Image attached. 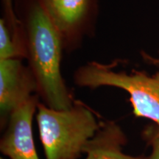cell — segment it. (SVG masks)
<instances>
[{"instance_id":"obj_1","label":"cell","mask_w":159,"mask_h":159,"mask_svg":"<svg viewBox=\"0 0 159 159\" xmlns=\"http://www.w3.org/2000/svg\"><path fill=\"white\" fill-rule=\"evenodd\" d=\"M26 27L27 58L36 80L39 96L51 108H70L75 100L61 72L63 39L41 0L30 7Z\"/></svg>"},{"instance_id":"obj_2","label":"cell","mask_w":159,"mask_h":159,"mask_svg":"<svg viewBox=\"0 0 159 159\" xmlns=\"http://www.w3.org/2000/svg\"><path fill=\"white\" fill-rule=\"evenodd\" d=\"M36 120L46 159H77L101 125L97 114L81 101L66 110L39 103Z\"/></svg>"},{"instance_id":"obj_3","label":"cell","mask_w":159,"mask_h":159,"mask_svg":"<svg viewBox=\"0 0 159 159\" xmlns=\"http://www.w3.org/2000/svg\"><path fill=\"white\" fill-rule=\"evenodd\" d=\"M74 78L81 87L111 86L127 91L135 116L150 119L159 128V71L152 75L136 70L128 73L116 71L114 64L91 62L77 70Z\"/></svg>"},{"instance_id":"obj_4","label":"cell","mask_w":159,"mask_h":159,"mask_svg":"<svg viewBox=\"0 0 159 159\" xmlns=\"http://www.w3.org/2000/svg\"><path fill=\"white\" fill-rule=\"evenodd\" d=\"M39 101L37 95L13 111L0 140V151L9 159H39L33 133V119Z\"/></svg>"},{"instance_id":"obj_5","label":"cell","mask_w":159,"mask_h":159,"mask_svg":"<svg viewBox=\"0 0 159 159\" xmlns=\"http://www.w3.org/2000/svg\"><path fill=\"white\" fill-rule=\"evenodd\" d=\"M37 91L34 75L21 58L0 61V112L5 126L11 113Z\"/></svg>"},{"instance_id":"obj_6","label":"cell","mask_w":159,"mask_h":159,"mask_svg":"<svg viewBox=\"0 0 159 159\" xmlns=\"http://www.w3.org/2000/svg\"><path fill=\"white\" fill-rule=\"evenodd\" d=\"M127 143L128 138L120 125L114 121L102 122L84 148L85 159H149L147 156L125 153L123 149Z\"/></svg>"},{"instance_id":"obj_7","label":"cell","mask_w":159,"mask_h":159,"mask_svg":"<svg viewBox=\"0 0 159 159\" xmlns=\"http://www.w3.org/2000/svg\"><path fill=\"white\" fill-rule=\"evenodd\" d=\"M63 40L75 37L88 16L91 0H41Z\"/></svg>"},{"instance_id":"obj_8","label":"cell","mask_w":159,"mask_h":159,"mask_svg":"<svg viewBox=\"0 0 159 159\" xmlns=\"http://www.w3.org/2000/svg\"><path fill=\"white\" fill-rule=\"evenodd\" d=\"M27 57V49L16 42L5 19L0 21V61Z\"/></svg>"},{"instance_id":"obj_9","label":"cell","mask_w":159,"mask_h":159,"mask_svg":"<svg viewBox=\"0 0 159 159\" xmlns=\"http://www.w3.org/2000/svg\"><path fill=\"white\" fill-rule=\"evenodd\" d=\"M2 4L5 14V19H4L11 31L12 37L19 45L25 46V41L23 38L21 29L20 30V23L13 9L12 0H2Z\"/></svg>"},{"instance_id":"obj_10","label":"cell","mask_w":159,"mask_h":159,"mask_svg":"<svg viewBox=\"0 0 159 159\" xmlns=\"http://www.w3.org/2000/svg\"><path fill=\"white\" fill-rule=\"evenodd\" d=\"M149 143H150L152 151L149 159H159V128L153 131L152 134L149 135Z\"/></svg>"},{"instance_id":"obj_11","label":"cell","mask_w":159,"mask_h":159,"mask_svg":"<svg viewBox=\"0 0 159 159\" xmlns=\"http://www.w3.org/2000/svg\"><path fill=\"white\" fill-rule=\"evenodd\" d=\"M142 57L147 62L152 65H159V53L158 57H154L150 56V55L147 54L146 52L142 53Z\"/></svg>"},{"instance_id":"obj_12","label":"cell","mask_w":159,"mask_h":159,"mask_svg":"<svg viewBox=\"0 0 159 159\" xmlns=\"http://www.w3.org/2000/svg\"><path fill=\"white\" fill-rule=\"evenodd\" d=\"M0 159H6V158H1Z\"/></svg>"}]
</instances>
